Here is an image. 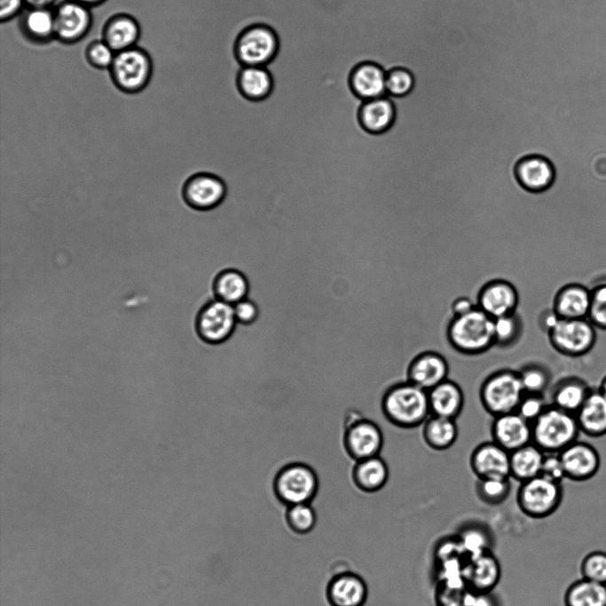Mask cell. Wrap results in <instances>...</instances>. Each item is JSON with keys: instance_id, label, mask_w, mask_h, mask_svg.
Segmentation results:
<instances>
[{"instance_id": "28", "label": "cell", "mask_w": 606, "mask_h": 606, "mask_svg": "<svg viewBox=\"0 0 606 606\" xmlns=\"http://www.w3.org/2000/svg\"><path fill=\"white\" fill-rule=\"evenodd\" d=\"M386 72L374 63H363L352 72L350 84L354 92L364 100L384 97Z\"/></svg>"}, {"instance_id": "2", "label": "cell", "mask_w": 606, "mask_h": 606, "mask_svg": "<svg viewBox=\"0 0 606 606\" xmlns=\"http://www.w3.org/2000/svg\"><path fill=\"white\" fill-rule=\"evenodd\" d=\"M445 337L449 346L460 355H483L494 347L493 319L476 307L467 314L452 316Z\"/></svg>"}, {"instance_id": "44", "label": "cell", "mask_w": 606, "mask_h": 606, "mask_svg": "<svg viewBox=\"0 0 606 606\" xmlns=\"http://www.w3.org/2000/svg\"><path fill=\"white\" fill-rule=\"evenodd\" d=\"M413 87V77L409 71L404 68H395L387 73V93L393 96H404L409 93Z\"/></svg>"}, {"instance_id": "20", "label": "cell", "mask_w": 606, "mask_h": 606, "mask_svg": "<svg viewBox=\"0 0 606 606\" xmlns=\"http://www.w3.org/2000/svg\"><path fill=\"white\" fill-rule=\"evenodd\" d=\"M326 596L330 606H365L369 596L366 581L354 572L334 576L328 582Z\"/></svg>"}, {"instance_id": "3", "label": "cell", "mask_w": 606, "mask_h": 606, "mask_svg": "<svg viewBox=\"0 0 606 606\" xmlns=\"http://www.w3.org/2000/svg\"><path fill=\"white\" fill-rule=\"evenodd\" d=\"M532 443L544 453L559 454L578 440L580 430L575 414L548 404L531 423Z\"/></svg>"}, {"instance_id": "18", "label": "cell", "mask_w": 606, "mask_h": 606, "mask_svg": "<svg viewBox=\"0 0 606 606\" xmlns=\"http://www.w3.org/2000/svg\"><path fill=\"white\" fill-rule=\"evenodd\" d=\"M510 452L493 441L475 447L469 456V466L477 479L510 477Z\"/></svg>"}, {"instance_id": "39", "label": "cell", "mask_w": 606, "mask_h": 606, "mask_svg": "<svg viewBox=\"0 0 606 606\" xmlns=\"http://www.w3.org/2000/svg\"><path fill=\"white\" fill-rule=\"evenodd\" d=\"M517 371L524 394L543 395L550 384V371L541 364H525Z\"/></svg>"}, {"instance_id": "43", "label": "cell", "mask_w": 606, "mask_h": 606, "mask_svg": "<svg viewBox=\"0 0 606 606\" xmlns=\"http://www.w3.org/2000/svg\"><path fill=\"white\" fill-rule=\"evenodd\" d=\"M586 318L596 329L606 331V285H600L590 291Z\"/></svg>"}, {"instance_id": "42", "label": "cell", "mask_w": 606, "mask_h": 606, "mask_svg": "<svg viewBox=\"0 0 606 606\" xmlns=\"http://www.w3.org/2000/svg\"><path fill=\"white\" fill-rule=\"evenodd\" d=\"M579 570L581 578L606 584V552L596 550L586 554Z\"/></svg>"}, {"instance_id": "40", "label": "cell", "mask_w": 606, "mask_h": 606, "mask_svg": "<svg viewBox=\"0 0 606 606\" xmlns=\"http://www.w3.org/2000/svg\"><path fill=\"white\" fill-rule=\"evenodd\" d=\"M510 477L477 479L476 493L480 499L492 506L500 505L509 496Z\"/></svg>"}, {"instance_id": "1", "label": "cell", "mask_w": 606, "mask_h": 606, "mask_svg": "<svg viewBox=\"0 0 606 606\" xmlns=\"http://www.w3.org/2000/svg\"><path fill=\"white\" fill-rule=\"evenodd\" d=\"M379 404L386 421L402 429L421 427L430 416L428 391L408 380L389 386Z\"/></svg>"}, {"instance_id": "26", "label": "cell", "mask_w": 606, "mask_h": 606, "mask_svg": "<svg viewBox=\"0 0 606 606\" xmlns=\"http://www.w3.org/2000/svg\"><path fill=\"white\" fill-rule=\"evenodd\" d=\"M590 306V291L578 284H567L559 289L553 299L552 309L563 319L586 318Z\"/></svg>"}, {"instance_id": "53", "label": "cell", "mask_w": 606, "mask_h": 606, "mask_svg": "<svg viewBox=\"0 0 606 606\" xmlns=\"http://www.w3.org/2000/svg\"><path fill=\"white\" fill-rule=\"evenodd\" d=\"M57 0H24L26 7L52 8Z\"/></svg>"}, {"instance_id": "6", "label": "cell", "mask_w": 606, "mask_h": 606, "mask_svg": "<svg viewBox=\"0 0 606 606\" xmlns=\"http://www.w3.org/2000/svg\"><path fill=\"white\" fill-rule=\"evenodd\" d=\"M546 334L552 348L567 357L586 355L597 339L596 328L587 318H559Z\"/></svg>"}, {"instance_id": "46", "label": "cell", "mask_w": 606, "mask_h": 606, "mask_svg": "<svg viewBox=\"0 0 606 606\" xmlns=\"http://www.w3.org/2000/svg\"><path fill=\"white\" fill-rule=\"evenodd\" d=\"M468 587H453L437 584L435 600L437 606H464Z\"/></svg>"}, {"instance_id": "5", "label": "cell", "mask_w": 606, "mask_h": 606, "mask_svg": "<svg viewBox=\"0 0 606 606\" xmlns=\"http://www.w3.org/2000/svg\"><path fill=\"white\" fill-rule=\"evenodd\" d=\"M151 55L138 45L115 52L108 72L114 85L122 92L137 94L145 90L153 76Z\"/></svg>"}, {"instance_id": "56", "label": "cell", "mask_w": 606, "mask_h": 606, "mask_svg": "<svg viewBox=\"0 0 606 606\" xmlns=\"http://www.w3.org/2000/svg\"><path fill=\"white\" fill-rule=\"evenodd\" d=\"M208 15H209V14H208ZM209 16L211 17L210 15H209ZM211 19L214 20L212 17H211ZM217 22H218V21H217ZM219 23H221V22H219ZM221 24H223V23H221ZM223 25H224V24H223ZM224 26H225V25H224ZM226 27H227V26H226ZM227 28H229V27H227ZM233 30H234V29H233ZM235 31H236V30H235ZM236 32H237V31H236ZM239 34H240V33H239Z\"/></svg>"}, {"instance_id": "7", "label": "cell", "mask_w": 606, "mask_h": 606, "mask_svg": "<svg viewBox=\"0 0 606 606\" xmlns=\"http://www.w3.org/2000/svg\"><path fill=\"white\" fill-rule=\"evenodd\" d=\"M273 489L276 498L285 506L311 503L319 489L315 471L303 463H291L276 474Z\"/></svg>"}, {"instance_id": "17", "label": "cell", "mask_w": 606, "mask_h": 606, "mask_svg": "<svg viewBox=\"0 0 606 606\" xmlns=\"http://www.w3.org/2000/svg\"><path fill=\"white\" fill-rule=\"evenodd\" d=\"M515 174L524 189L531 193H541L554 185L556 171L549 158L535 154L521 158L515 167Z\"/></svg>"}, {"instance_id": "55", "label": "cell", "mask_w": 606, "mask_h": 606, "mask_svg": "<svg viewBox=\"0 0 606 606\" xmlns=\"http://www.w3.org/2000/svg\"><path fill=\"white\" fill-rule=\"evenodd\" d=\"M597 389L606 398V375L602 379Z\"/></svg>"}, {"instance_id": "12", "label": "cell", "mask_w": 606, "mask_h": 606, "mask_svg": "<svg viewBox=\"0 0 606 606\" xmlns=\"http://www.w3.org/2000/svg\"><path fill=\"white\" fill-rule=\"evenodd\" d=\"M277 50L276 34L264 25L244 30L236 44V53L243 66H265L273 59Z\"/></svg>"}, {"instance_id": "21", "label": "cell", "mask_w": 606, "mask_h": 606, "mask_svg": "<svg viewBox=\"0 0 606 606\" xmlns=\"http://www.w3.org/2000/svg\"><path fill=\"white\" fill-rule=\"evenodd\" d=\"M141 28L138 20L126 12L111 15L104 23L101 38L115 52L137 45Z\"/></svg>"}, {"instance_id": "41", "label": "cell", "mask_w": 606, "mask_h": 606, "mask_svg": "<svg viewBox=\"0 0 606 606\" xmlns=\"http://www.w3.org/2000/svg\"><path fill=\"white\" fill-rule=\"evenodd\" d=\"M115 52L102 39L91 41L84 49L87 63L96 69H109L114 59Z\"/></svg>"}, {"instance_id": "30", "label": "cell", "mask_w": 606, "mask_h": 606, "mask_svg": "<svg viewBox=\"0 0 606 606\" xmlns=\"http://www.w3.org/2000/svg\"><path fill=\"white\" fill-rule=\"evenodd\" d=\"M459 428L456 419L430 415L421 425V438L430 450H449L457 441Z\"/></svg>"}, {"instance_id": "15", "label": "cell", "mask_w": 606, "mask_h": 606, "mask_svg": "<svg viewBox=\"0 0 606 606\" xmlns=\"http://www.w3.org/2000/svg\"><path fill=\"white\" fill-rule=\"evenodd\" d=\"M565 478L586 482L593 478L601 466L598 451L590 443L575 441L559 453Z\"/></svg>"}, {"instance_id": "52", "label": "cell", "mask_w": 606, "mask_h": 606, "mask_svg": "<svg viewBox=\"0 0 606 606\" xmlns=\"http://www.w3.org/2000/svg\"><path fill=\"white\" fill-rule=\"evenodd\" d=\"M476 307L474 299L468 296H459L453 299L450 303V311L452 316H458L467 314Z\"/></svg>"}, {"instance_id": "38", "label": "cell", "mask_w": 606, "mask_h": 606, "mask_svg": "<svg viewBox=\"0 0 606 606\" xmlns=\"http://www.w3.org/2000/svg\"><path fill=\"white\" fill-rule=\"evenodd\" d=\"M285 519L294 533L305 535L314 529L317 514L311 503L297 504L287 507Z\"/></svg>"}, {"instance_id": "4", "label": "cell", "mask_w": 606, "mask_h": 606, "mask_svg": "<svg viewBox=\"0 0 606 606\" xmlns=\"http://www.w3.org/2000/svg\"><path fill=\"white\" fill-rule=\"evenodd\" d=\"M524 395L517 371L501 369L489 374L479 387V401L492 418L516 411Z\"/></svg>"}, {"instance_id": "51", "label": "cell", "mask_w": 606, "mask_h": 606, "mask_svg": "<svg viewBox=\"0 0 606 606\" xmlns=\"http://www.w3.org/2000/svg\"><path fill=\"white\" fill-rule=\"evenodd\" d=\"M464 606H498V603L491 593L476 592L468 588Z\"/></svg>"}, {"instance_id": "25", "label": "cell", "mask_w": 606, "mask_h": 606, "mask_svg": "<svg viewBox=\"0 0 606 606\" xmlns=\"http://www.w3.org/2000/svg\"><path fill=\"white\" fill-rule=\"evenodd\" d=\"M581 433L588 437L599 438L606 435V398L592 388L584 403L575 413Z\"/></svg>"}, {"instance_id": "11", "label": "cell", "mask_w": 606, "mask_h": 606, "mask_svg": "<svg viewBox=\"0 0 606 606\" xmlns=\"http://www.w3.org/2000/svg\"><path fill=\"white\" fill-rule=\"evenodd\" d=\"M55 40L74 44L90 32L93 17L91 8L72 0H63L53 7Z\"/></svg>"}, {"instance_id": "29", "label": "cell", "mask_w": 606, "mask_h": 606, "mask_svg": "<svg viewBox=\"0 0 606 606\" xmlns=\"http://www.w3.org/2000/svg\"><path fill=\"white\" fill-rule=\"evenodd\" d=\"M591 390L588 384L578 377L563 378L554 386L549 404L575 414Z\"/></svg>"}, {"instance_id": "31", "label": "cell", "mask_w": 606, "mask_h": 606, "mask_svg": "<svg viewBox=\"0 0 606 606\" xmlns=\"http://www.w3.org/2000/svg\"><path fill=\"white\" fill-rule=\"evenodd\" d=\"M359 119L364 129L379 134L388 131L395 119V108L386 96L366 100L361 107Z\"/></svg>"}, {"instance_id": "54", "label": "cell", "mask_w": 606, "mask_h": 606, "mask_svg": "<svg viewBox=\"0 0 606 606\" xmlns=\"http://www.w3.org/2000/svg\"><path fill=\"white\" fill-rule=\"evenodd\" d=\"M81 4H83L89 8L98 6L104 4L106 0H72Z\"/></svg>"}, {"instance_id": "8", "label": "cell", "mask_w": 606, "mask_h": 606, "mask_svg": "<svg viewBox=\"0 0 606 606\" xmlns=\"http://www.w3.org/2000/svg\"><path fill=\"white\" fill-rule=\"evenodd\" d=\"M563 497L562 483L542 475L520 482L516 492L519 509L533 519H543L554 514Z\"/></svg>"}, {"instance_id": "22", "label": "cell", "mask_w": 606, "mask_h": 606, "mask_svg": "<svg viewBox=\"0 0 606 606\" xmlns=\"http://www.w3.org/2000/svg\"><path fill=\"white\" fill-rule=\"evenodd\" d=\"M501 568L492 552L468 559L464 568L467 586L476 592L491 593L498 585Z\"/></svg>"}, {"instance_id": "33", "label": "cell", "mask_w": 606, "mask_h": 606, "mask_svg": "<svg viewBox=\"0 0 606 606\" xmlns=\"http://www.w3.org/2000/svg\"><path fill=\"white\" fill-rule=\"evenodd\" d=\"M564 606H606V584L584 578L572 582L563 596Z\"/></svg>"}, {"instance_id": "24", "label": "cell", "mask_w": 606, "mask_h": 606, "mask_svg": "<svg viewBox=\"0 0 606 606\" xmlns=\"http://www.w3.org/2000/svg\"><path fill=\"white\" fill-rule=\"evenodd\" d=\"M430 415L456 419L463 411L465 396L458 383L449 379L428 391Z\"/></svg>"}, {"instance_id": "16", "label": "cell", "mask_w": 606, "mask_h": 606, "mask_svg": "<svg viewBox=\"0 0 606 606\" xmlns=\"http://www.w3.org/2000/svg\"><path fill=\"white\" fill-rule=\"evenodd\" d=\"M450 371L446 358L436 351L417 354L406 367V380L429 391L448 379Z\"/></svg>"}, {"instance_id": "37", "label": "cell", "mask_w": 606, "mask_h": 606, "mask_svg": "<svg viewBox=\"0 0 606 606\" xmlns=\"http://www.w3.org/2000/svg\"><path fill=\"white\" fill-rule=\"evenodd\" d=\"M457 538L468 559L491 552V536L482 527L476 525L465 527Z\"/></svg>"}, {"instance_id": "14", "label": "cell", "mask_w": 606, "mask_h": 606, "mask_svg": "<svg viewBox=\"0 0 606 606\" xmlns=\"http://www.w3.org/2000/svg\"><path fill=\"white\" fill-rule=\"evenodd\" d=\"M520 295L513 283L495 279L485 283L476 297V307L492 319L517 312Z\"/></svg>"}, {"instance_id": "47", "label": "cell", "mask_w": 606, "mask_h": 606, "mask_svg": "<svg viewBox=\"0 0 606 606\" xmlns=\"http://www.w3.org/2000/svg\"><path fill=\"white\" fill-rule=\"evenodd\" d=\"M436 563L452 560H468L457 538H446L441 541L435 550Z\"/></svg>"}, {"instance_id": "45", "label": "cell", "mask_w": 606, "mask_h": 606, "mask_svg": "<svg viewBox=\"0 0 606 606\" xmlns=\"http://www.w3.org/2000/svg\"><path fill=\"white\" fill-rule=\"evenodd\" d=\"M547 406L543 395L524 394L515 412L531 424Z\"/></svg>"}, {"instance_id": "49", "label": "cell", "mask_w": 606, "mask_h": 606, "mask_svg": "<svg viewBox=\"0 0 606 606\" xmlns=\"http://www.w3.org/2000/svg\"><path fill=\"white\" fill-rule=\"evenodd\" d=\"M237 323L243 325L254 323L259 317V307L255 301L246 298L233 305Z\"/></svg>"}, {"instance_id": "27", "label": "cell", "mask_w": 606, "mask_h": 606, "mask_svg": "<svg viewBox=\"0 0 606 606\" xmlns=\"http://www.w3.org/2000/svg\"><path fill=\"white\" fill-rule=\"evenodd\" d=\"M356 486L363 492L374 494L382 490L390 477V469L382 455L357 461L352 472Z\"/></svg>"}, {"instance_id": "19", "label": "cell", "mask_w": 606, "mask_h": 606, "mask_svg": "<svg viewBox=\"0 0 606 606\" xmlns=\"http://www.w3.org/2000/svg\"><path fill=\"white\" fill-rule=\"evenodd\" d=\"M490 434L492 441L508 452L532 443L531 424L515 411L494 417Z\"/></svg>"}, {"instance_id": "10", "label": "cell", "mask_w": 606, "mask_h": 606, "mask_svg": "<svg viewBox=\"0 0 606 606\" xmlns=\"http://www.w3.org/2000/svg\"><path fill=\"white\" fill-rule=\"evenodd\" d=\"M226 186L217 176L208 172L194 173L180 187V197L189 209L206 211L217 207L224 199Z\"/></svg>"}, {"instance_id": "9", "label": "cell", "mask_w": 606, "mask_h": 606, "mask_svg": "<svg viewBox=\"0 0 606 606\" xmlns=\"http://www.w3.org/2000/svg\"><path fill=\"white\" fill-rule=\"evenodd\" d=\"M237 325L233 305L218 299L205 303L193 321L197 337L211 345L221 344L230 339Z\"/></svg>"}, {"instance_id": "23", "label": "cell", "mask_w": 606, "mask_h": 606, "mask_svg": "<svg viewBox=\"0 0 606 606\" xmlns=\"http://www.w3.org/2000/svg\"><path fill=\"white\" fill-rule=\"evenodd\" d=\"M21 35L35 44H46L55 40L53 8L26 7L20 15Z\"/></svg>"}, {"instance_id": "32", "label": "cell", "mask_w": 606, "mask_h": 606, "mask_svg": "<svg viewBox=\"0 0 606 606\" xmlns=\"http://www.w3.org/2000/svg\"><path fill=\"white\" fill-rule=\"evenodd\" d=\"M544 457L533 443L510 452V478L523 482L539 475Z\"/></svg>"}, {"instance_id": "50", "label": "cell", "mask_w": 606, "mask_h": 606, "mask_svg": "<svg viewBox=\"0 0 606 606\" xmlns=\"http://www.w3.org/2000/svg\"><path fill=\"white\" fill-rule=\"evenodd\" d=\"M26 8L24 0H0V20L9 21Z\"/></svg>"}, {"instance_id": "13", "label": "cell", "mask_w": 606, "mask_h": 606, "mask_svg": "<svg viewBox=\"0 0 606 606\" xmlns=\"http://www.w3.org/2000/svg\"><path fill=\"white\" fill-rule=\"evenodd\" d=\"M384 442L382 428L374 419L363 418L345 430V447L357 461L381 455Z\"/></svg>"}, {"instance_id": "48", "label": "cell", "mask_w": 606, "mask_h": 606, "mask_svg": "<svg viewBox=\"0 0 606 606\" xmlns=\"http://www.w3.org/2000/svg\"><path fill=\"white\" fill-rule=\"evenodd\" d=\"M539 475L559 483L566 479L559 454L545 453Z\"/></svg>"}, {"instance_id": "34", "label": "cell", "mask_w": 606, "mask_h": 606, "mask_svg": "<svg viewBox=\"0 0 606 606\" xmlns=\"http://www.w3.org/2000/svg\"><path fill=\"white\" fill-rule=\"evenodd\" d=\"M248 280L239 270L232 268L224 270L214 282L215 298L231 305L248 298Z\"/></svg>"}, {"instance_id": "35", "label": "cell", "mask_w": 606, "mask_h": 606, "mask_svg": "<svg viewBox=\"0 0 606 606\" xmlns=\"http://www.w3.org/2000/svg\"><path fill=\"white\" fill-rule=\"evenodd\" d=\"M239 86L245 97L260 100L272 91V76L264 66H244L240 72Z\"/></svg>"}, {"instance_id": "36", "label": "cell", "mask_w": 606, "mask_h": 606, "mask_svg": "<svg viewBox=\"0 0 606 606\" xmlns=\"http://www.w3.org/2000/svg\"><path fill=\"white\" fill-rule=\"evenodd\" d=\"M523 322L517 312L493 319L494 347L506 349L514 347L521 339Z\"/></svg>"}]
</instances>
